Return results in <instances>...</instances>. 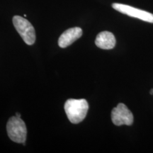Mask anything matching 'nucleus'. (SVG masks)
I'll list each match as a JSON object with an SVG mask.
<instances>
[{
    "instance_id": "f257e3e1",
    "label": "nucleus",
    "mask_w": 153,
    "mask_h": 153,
    "mask_svg": "<svg viewBox=\"0 0 153 153\" xmlns=\"http://www.w3.org/2000/svg\"><path fill=\"white\" fill-rule=\"evenodd\" d=\"M89 104L85 99H70L65 104V111L69 120L76 124L82 122L87 116Z\"/></svg>"
},
{
    "instance_id": "7ed1b4c3",
    "label": "nucleus",
    "mask_w": 153,
    "mask_h": 153,
    "mask_svg": "<svg viewBox=\"0 0 153 153\" xmlns=\"http://www.w3.org/2000/svg\"><path fill=\"white\" fill-rule=\"evenodd\" d=\"M13 24L17 32L27 45H33L36 41V32L32 24L20 16L13 18Z\"/></svg>"
},
{
    "instance_id": "6e6552de",
    "label": "nucleus",
    "mask_w": 153,
    "mask_h": 153,
    "mask_svg": "<svg viewBox=\"0 0 153 153\" xmlns=\"http://www.w3.org/2000/svg\"><path fill=\"white\" fill-rule=\"evenodd\" d=\"M16 117H18V118H21V114H19V113H16Z\"/></svg>"
},
{
    "instance_id": "423d86ee",
    "label": "nucleus",
    "mask_w": 153,
    "mask_h": 153,
    "mask_svg": "<svg viewBox=\"0 0 153 153\" xmlns=\"http://www.w3.org/2000/svg\"><path fill=\"white\" fill-rule=\"evenodd\" d=\"M82 30L79 27H74L69 28L62 33L58 40L59 46L62 48L69 46L74 41L81 37Z\"/></svg>"
},
{
    "instance_id": "39448f33",
    "label": "nucleus",
    "mask_w": 153,
    "mask_h": 153,
    "mask_svg": "<svg viewBox=\"0 0 153 153\" xmlns=\"http://www.w3.org/2000/svg\"><path fill=\"white\" fill-rule=\"evenodd\" d=\"M112 7L114 9H116V11L122 13V14L140 19V20L144 21V22L153 23V14L150 12H148V11L134 8V7H131V6L118 3L113 4Z\"/></svg>"
},
{
    "instance_id": "20e7f679",
    "label": "nucleus",
    "mask_w": 153,
    "mask_h": 153,
    "mask_svg": "<svg viewBox=\"0 0 153 153\" xmlns=\"http://www.w3.org/2000/svg\"><path fill=\"white\" fill-rule=\"evenodd\" d=\"M112 122L116 126H131L133 123V115L124 104H118L111 111Z\"/></svg>"
},
{
    "instance_id": "0eeeda50",
    "label": "nucleus",
    "mask_w": 153,
    "mask_h": 153,
    "mask_svg": "<svg viewBox=\"0 0 153 153\" xmlns=\"http://www.w3.org/2000/svg\"><path fill=\"white\" fill-rule=\"evenodd\" d=\"M95 44L99 48L110 50L114 48L116 45V38L114 34L111 32L102 31L97 35Z\"/></svg>"
},
{
    "instance_id": "1a4fd4ad",
    "label": "nucleus",
    "mask_w": 153,
    "mask_h": 153,
    "mask_svg": "<svg viewBox=\"0 0 153 153\" xmlns=\"http://www.w3.org/2000/svg\"><path fill=\"white\" fill-rule=\"evenodd\" d=\"M150 94H153V89H151L150 90Z\"/></svg>"
},
{
    "instance_id": "f03ea898",
    "label": "nucleus",
    "mask_w": 153,
    "mask_h": 153,
    "mask_svg": "<svg viewBox=\"0 0 153 153\" xmlns=\"http://www.w3.org/2000/svg\"><path fill=\"white\" fill-rule=\"evenodd\" d=\"M7 131L8 136L11 140L25 145L27 135V129L26 124L22 118L16 117V116L9 118L7 122Z\"/></svg>"
}]
</instances>
